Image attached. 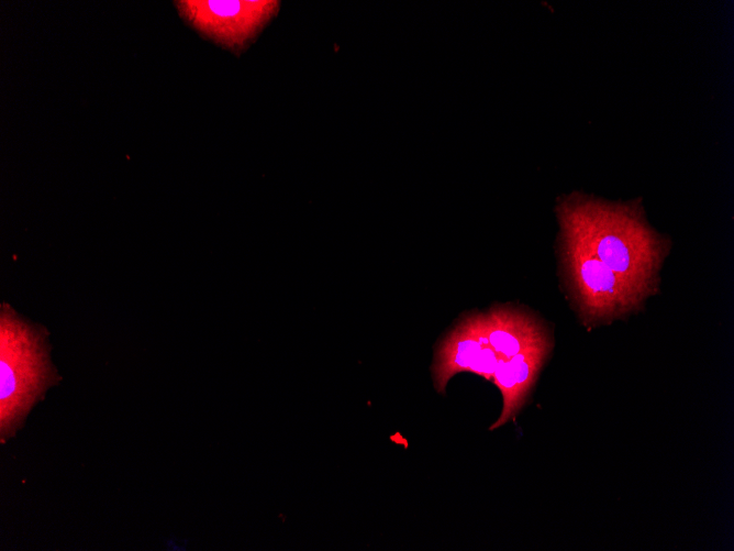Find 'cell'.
<instances>
[{
  "label": "cell",
  "mask_w": 734,
  "mask_h": 551,
  "mask_svg": "<svg viewBox=\"0 0 734 551\" xmlns=\"http://www.w3.org/2000/svg\"><path fill=\"white\" fill-rule=\"evenodd\" d=\"M592 254L644 298L655 293L667 243L646 223L638 206L612 205L574 194L557 206Z\"/></svg>",
  "instance_id": "cell-1"
},
{
  "label": "cell",
  "mask_w": 734,
  "mask_h": 551,
  "mask_svg": "<svg viewBox=\"0 0 734 551\" xmlns=\"http://www.w3.org/2000/svg\"><path fill=\"white\" fill-rule=\"evenodd\" d=\"M48 346L40 328L7 304L0 312V434H14L32 406L55 383Z\"/></svg>",
  "instance_id": "cell-2"
},
{
  "label": "cell",
  "mask_w": 734,
  "mask_h": 551,
  "mask_svg": "<svg viewBox=\"0 0 734 551\" xmlns=\"http://www.w3.org/2000/svg\"><path fill=\"white\" fill-rule=\"evenodd\" d=\"M560 227L563 263L582 320H611L638 309L645 298L592 254L571 228Z\"/></svg>",
  "instance_id": "cell-3"
},
{
  "label": "cell",
  "mask_w": 734,
  "mask_h": 551,
  "mask_svg": "<svg viewBox=\"0 0 734 551\" xmlns=\"http://www.w3.org/2000/svg\"><path fill=\"white\" fill-rule=\"evenodd\" d=\"M193 29L214 43L242 53L278 12L279 1H176Z\"/></svg>",
  "instance_id": "cell-4"
},
{
  "label": "cell",
  "mask_w": 734,
  "mask_h": 551,
  "mask_svg": "<svg viewBox=\"0 0 734 551\" xmlns=\"http://www.w3.org/2000/svg\"><path fill=\"white\" fill-rule=\"evenodd\" d=\"M489 345L486 313L465 316L438 346L433 365L434 385L444 392L448 381L458 373H474L487 381L491 370L486 354Z\"/></svg>",
  "instance_id": "cell-5"
},
{
  "label": "cell",
  "mask_w": 734,
  "mask_h": 551,
  "mask_svg": "<svg viewBox=\"0 0 734 551\" xmlns=\"http://www.w3.org/2000/svg\"><path fill=\"white\" fill-rule=\"evenodd\" d=\"M550 349L547 334L509 360L498 362L491 382L502 395L503 407L491 430L510 421L522 408Z\"/></svg>",
  "instance_id": "cell-6"
}]
</instances>
